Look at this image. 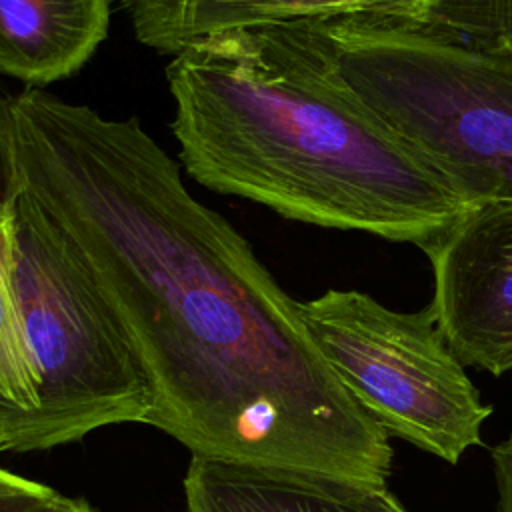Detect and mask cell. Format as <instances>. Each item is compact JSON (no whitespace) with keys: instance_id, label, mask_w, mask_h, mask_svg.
<instances>
[{"instance_id":"6da1fadb","label":"cell","mask_w":512,"mask_h":512,"mask_svg":"<svg viewBox=\"0 0 512 512\" xmlns=\"http://www.w3.org/2000/svg\"><path fill=\"white\" fill-rule=\"evenodd\" d=\"M24 192L140 356L150 426L196 458L388 490L390 436L324 358L300 302L138 118L76 132Z\"/></svg>"},{"instance_id":"7a4b0ae2","label":"cell","mask_w":512,"mask_h":512,"mask_svg":"<svg viewBox=\"0 0 512 512\" xmlns=\"http://www.w3.org/2000/svg\"><path fill=\"white\" fill-rule=\"evenodd\" d=\"M166 80L180 162L214 192L424 252L470 206L350 90L310 22L200 38Z\"/></svg>"},{"instance_id":"3957f363","label":"cell","mask_w":512,"mask_h":512,"mask_svg":"<svg viewBox=\"0 0 512 512\" xmlns=\"http://www.w3.org/2000/svg\"><path fill=\"white\" fill-rule=\"evenodd\" d=\"M310 24L350 90L468 204L512 198V52L412 26Z\"/></svg>"},{"instance_id":"277c9868","label":"cell","mask_w":512,"mask_h":512,"mask_svg":"<svg viewBox=\"0 0 512 512\" xmlns=\"http://www.w3.org/2000/svg\"><path fill=\"white\" fill-rule=\"evenodd\" d=\"M14 212L12 280L36 386V414L20 452L112 424H148L154 390L124 328L48 236Z\"/></svg>"},{"instance_id":"5b68a950","label":"cell","mask_w":512,"mask_h":512,"mask_svg":"<svg viewBox=\"0 0 512 512\" xmlns=\"http://www.w3.org/2000/svg\"><path fill=\"white\" fill-rule=\"evenodd\" d=\"M302 318L344 386L384 428L456 464L482 444L492 414L446 342L432 304L400 312L360 290L300 302Z\"/></svg>"},{"instance_id":"8992f818","label":"cell","mask_w":512,"mask_h":512,"mask_svg":"<svg viewBox=\"0 0 512 512\" xmlns=\"http://www.w3.org/2000/svg\"><path fill=\"white\" fill-rule=\"evenodd\" d=\"M432 308L464 366L512 370V198L470 204L426 252Z\"/></svg>"},{"instance_id":"52a82bcc","label":"cell","mask_w":512,"mask_h":512,"mask_svg":"<svg viewBox=\"0 0 512 512\" xmlns=\"http://www.w3.org/2000/svg\"><path fill=\"white\" fill-rule=\"evenodd\" d=\"M184 500L188 512H408L390 490L196 456L184 476Z\"/></svg>"},{"instance_id":"ba28073f","label":"cell","mask_w":512,"mask_h":512,"mask_svg":"<svg viewBox=\"0 0 512 512\" xmlns=\"http://www.w3.org/2000/svg\"><path fill=\"white\" fill-rule=\"evenodd\" d=\"M110 0H0V74L46 86L78 72L108 34Z\"/></svg>"},{"instance_id":"9c48e42d","label":"cell","mask_w":512,"mask_h":512,"mask_svg":"<svg viewBox=\"0 0 512 512\" xmlns=\"http://www.w3.org/2000/svg\"><path fill=\"white\" fill-rule=\"evenodd\" d=\"M432 0H198L188 16L184 48L234 28L292 22H358L374 26L428 24Z\"/></svg>"},{"instance_id":"30bf717a","label":"cell","mask_w":512,"mask_h":512,"mask_svg":"<svg viewBox=\"0 0 512 512\" xmlns=\"http://www.w3.org/2000/svg\"><path fill=\"white\" fill-rule=\"evenodd\" d=\"M16 212L0 198V438L20 452L36 414V386L14 294Z\"/></svg>"},{"instance_id":"8fae6325","label":"cell","mask_w":512,"mask_h":512,"mask_svg":"<svg viewBox=\"0 0 512 512\" xmlns=\"http://www.w3.org/2000/svg\"><path fill=\"white\" fill-rule=\"evenodd\" d=\"M428 32L512 52V0H432Z\"/></svg>"},{"instance_id":"7c38bea8","label":"cell","mask_w":512,"mask_h":512,"mask_svg":"<svg viewBox=\"0 0 512 512\" xmlns=\"http://www.w3.org/2000/svg\"><path fill=\"white\" fill-rule=\"evenodd\" d=\"M128 14L136 38L158 52L178 54L196 0H116Z\"/></svg>"},{"instance_id":"4fadbf2b","label":"cell","mask_w":512,"mask_h":512,"mask_svg":"<svg viewBox=\"0 0 512 512\" xmlns=\"http://www.w3.org/2000/svg\"><path fill=\"white\" fill-rule=\"evenodd\" d=\"M60 496L54 488L0 466V512H42Z\"/></svg>"},{"instance_id":"5bb4252c","label":"cell","mask_w":512,"mask_h":512,"mask_svg":"<svg viewBox=\"0 0 512 512\" xmlns=\"http://www.w3.org/2000/svg\"><path fill=\"white\" fill-rule=\"evenodd\" d=\"M496 512H512V430L490 448Z\"/></svg>"},{"instance_id":"9a60e30c","label":"cell","mask_w":512,"mask_h":512,"mask_svg":"<svg viewBox=\"0 0 512 512\" xmlns=\"http://www.w3.org/2000/svg\"><path fill=\"white\" fill-rule=\"evenodd\" d=\"M42 512H96V510L92 506H88L84 500L60 496V500H56L50 508H46Z\"/></svg>"},{"instance_id":"2e32d148","label":"cell","mask_w":512,"mask_h":512,"mask_svg":"<svg viewBox=\"0 0 512 512\" xmlns=\"http://www.w3.org/2000/svg\"><path fill=\"white\" fill-rule=\"evenodd\" d=\"M8 196V166L4 158V150L0 146V198Z\"/></svg>"},{"instance_id":"e0dca14e","label":"cell","mask_w":512,"mask_h":512,"mask_svg":"<svg viewBox=\"0 0 512 512\" xmlns=\"http://www.w3.org/2000/svg\"><path fill=\"white\" fill-rule=\"evenodd\" d=\"M4 450H8V448H6V442L0 438V452H4Z\"/></svg>"}]
</instances>
